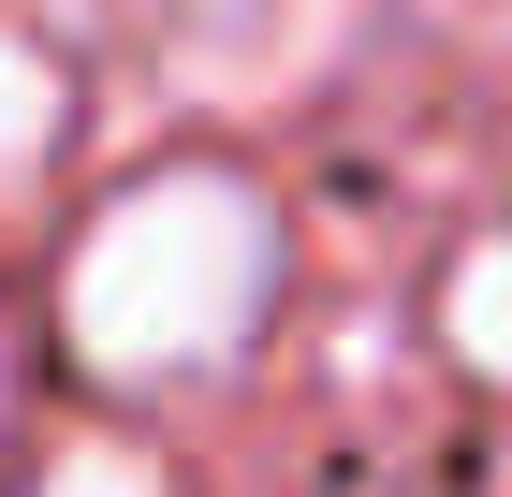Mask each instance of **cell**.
Wrapping results in <instances>:
<instances>
[{
    "instance_id": "6da1fadb",
    "label": "cell",
    "mask_w": 512,
    "mask_h": 497,
    "mask_svg": "<svg viewBox=\"0 0 512 497\" xmlns=\"http://www.w3.org/2000/svg\"><path fill=\"white\" fill-rule=\"evenodd\" d=\"M278 293V220L249 176H147L103 220L74 234V278H59V337L103 366V381H191L264 322Z\"/></svg>"
},
{
    "instance_id": "7a4b0ae2",
    "label": "cell",
    "mask_w": 512,
    "mask_h": 497,
    "mask_svg": "<svg viewBox=\"0 0 512 497\" xmlns=\"http://www.w3.org/2000/svg\"><path fill=\"white\" fill-rule=\"evenodd\" d=\"M44 147H59V74H44L30 44H0V191H15Z\"/></svg>"
},
{
    "instance_id": "3957f363",
    "label": "cell",
    "mask_w": 512,
    "mask_h": 497,
    "mask_svg": "<svg viewBox=\"0 0 512 497\" xmlns=\"http://www.w3.org/2000/svg\"><path fill=\"white\" fill-rule=\"evenodd\" d=\"M30 497H161V468H147V454H132V439H74V454L44 468V483H30Z\"/></svg>"
},
{
    "instance_id": "277c9868",
    "label": "cell",
    "mask_w": 512,
    "mask_h": 497,
    "mask_svg": "<svg viewBox=\"0 0 512 497\" xmlns=\"http://www.w3.org/2000/svg\"><path fill=\"white\" fill-rule=\"evenodd\" d=\"M454 337H469V351H498V366H512V234L483 249L469 278H454Z\"/></svg>"
}]
</instances>
